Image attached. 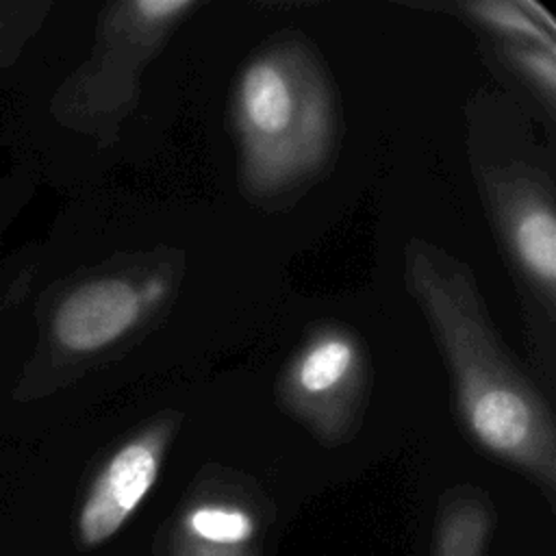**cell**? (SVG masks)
Wrapping results in <instances>:
<instances>
[{
	"label": "cell",
	"instance_id": "1",
	"mask_svg": "<svg viewBox=\"0 0 556 556\" xmlns=\"http://www.w3.org/2000/svg\"><path fill=\"white\" fill-rule=\"evenodd\" d=\"M404 258L408 291L445 358L454 406L469 434L502 458L549 471V404L497 337L471 269L424 239H410Z\"/></svg>",
	"mask_w": 556,
	"mask_h": 556
},
{
	"label": "cell",
	"instance_id": "2",
	"mask_svg": "<svg viewBox=\"0 0 556 556\" xmlns=\"http://www.w3.org/2000/svg\"><path fill=\"white\" fill-rule=\"evenodd\" d=\"M469 152L491 224L523 300L534 350L552 378L556 324V198L549 154L513 100L476 106Z\"/></svg>",
	"mask_w": 556,
	"mask_h": 556
},
{
	"label": "cell",
	"instance_id": "3",
	"mask_svg": "<svg viewBox=\"0 0 556 556\" xmlns=\"http://www.w3.org/2000/svg\"><path fill=\"white\" fill-rule=\"evenodd\" d=\"M241 185L267 198L311 178L334 146L337 106L313 54L282 43L248 61L235 89Z\"/></svg>",
	"mask_w": 556,
	"mask_h": 556
},
{
	"label": "cell",
	"instance_id": "4",
	"mask_svg": "<svg viewBox=\"0 0 556 556\" xmlns=\"http://www.w3.org/2000/svg\"><path fill=\"white\" fill-rule=\"evenodd\" d=\"M165 291L167 287L159 278H152L143 289L117 276L89 280L56 308L54 339L70 352L102 350L132 330Z\"/></svg>",
	"mask_w": 556,
	"mask_h": 556
},
{
	"label": "cell",
	"instance_id": "5",
	"mask_svg": "<svg viewBox=\"0 0 556 556\" xmlns=\"http://www.w3.org/2000/svg\"><path fill=\"white\" fill-rule=\"evenodd\" d=\"M161 430L124 443L93 482L78 519L80 541L98 545L119 530L156 480L161 463Z\"/></svg>",
	"mask_w": 556,
	"mask_h": 556
},
{
	"label": "cell",
	"instance_id": "6",
	"mask_svg": "<svg viewBox=\"0 0 556 556\" xmlns=\"http://www.w3.org/2000/svg\"><path fill=\"white\" fill-rule=\"evenodd\" d=\"M363 354L348 330H321L298 352L285 378V395L308 417L326 415L361 382Z\"/></svg>",
	"mask_w": 556,
	"mask_h": 556
},
{
	"label": "cell",
	"instance_id": "7",
	"mask_svg": "<svg viewBox=\"0 0 556 556\" xmlns=\"http://www.w3.org/2000/svg\"><path fill=\"white\" fill-rule=\"evenodd\" d=\"M471 22L506 43H530L556 50V35L536 24L521 0H482L460 4Z\"/></svg>",
	"mask_w": 556,
	"mask_h": 556
},
{
	"label": "cell",
	"instance_id": "8",
	"mask_svg": "<svg viewBox=\"0 0 556 556\" xmlns=\"http://www.w3.org/2000/svg\"><path fill=\"white\" fill-rule=\"evenodd\" d=\"M506 70L515 72L526 89L534 93L547 117L554 119L556 102V50L530 46V43H506L495 46Z\"/></svg>",
	"mask_w": 556,
	"mask_h": 556
},
{
	"label": "cell",
	"instance_id": "9",
	"mask_svg": "<svg viewBox=\"0 0 556 556\" xmlns=\"http://www.w3.org/2000/svg\"><path fill=\"white\" fill-rule=\"evenodd\" d=\"M486 534V515L469 504L450 510L439 528L434 556H480Z\"/></svg>",
	"mask_w": 556,
	"mask_h": 556
},
{
	"label": "cell",
	"instance_id": "10",
	"mask_svg": "<svg viewBox=\"0 0 556 556\" xmlns=\"http://www.w3.org/2000/svg\"><path fill=\"white\" fill-rule=\"evenodd\" d=\"M191 528L215 543H239L252 534V521L245 513L219 506L198 508L191 515Z\"/></svg>",
	"mask_w": 556,
	"mask_h": 556
}]
</instances>
